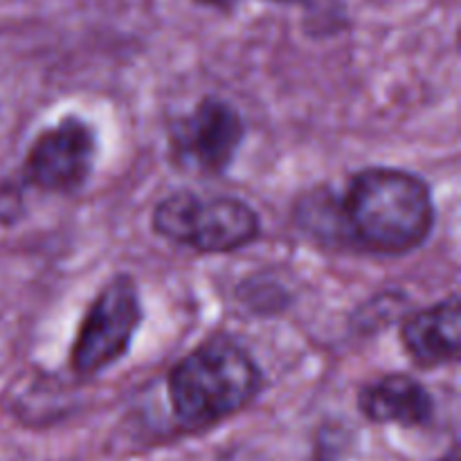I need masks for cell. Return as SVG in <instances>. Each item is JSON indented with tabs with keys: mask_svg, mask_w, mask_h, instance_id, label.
I'll use <instances>...</instances> for the list:
<instances>
[{
	"mask_svg": "<svg viewBox=\"0 0 461 461\" xmlns=\"http://www.w3.org/2000/svg\"><path fill=\"white\" fill-rule=\"evenodd\" d=\"M349 248L403 257L426 246L437 223L435 194L419 174L399 167H365L340 194Z\"/></svg>",
	"mask_w": 461,
	"mask_h": 461,
	"instance_id": "6da1fadb",
	"label": "cell"
},
{
	"mask_svg": "<svg viewBox=\"0 0 461 461\" xmlns=\"http://www.w3.org/2000/svg\"><path fill=\"white\" fill-rule=\"evenodd\" d=\"M266 387L261 365L241 340L212 333L167 374V399L185 430L201 432L250 408Z\"/></svg>",
	"mask_w": 461,
	"mask_h": 461,
	"instance_id": "7a4b0ae2",
	"label": "cell"
},
{
	"mask_svg": "<svg viewBox=\"0 0 461 461\" xmlns=\"http://www.w3.org/2000/svg\"><path fill=\"white\" fill-rule=\"evenodd\" d=\"M151 230L198 255H230L259 241L261 216L239 196H201L192 189H176L156 203Z\"/></svg>",
	"mask_w": 461,
	"mask_h": 461,
	"instance_id": "3957f363",
	"label": "cell"
},
{
	"mask_svg": "<svg viewBox=\"0 0 461 461\" xmlns=\"http://www.w3.org/2000/svg\"><path fill=\"white\" fill-rule=\"evenodd\" d=\"M144 322V302L133 275L117 273L86 309L70 345V369L77 378H95L124 360Z\"/></svg>",
	"mask_w": 461,
	"mask_h": 461,
	"instance_id": "277c9868",
	"label": "cell"
},
{
	"mask_svg": "<svg viewBox=\"0 0 461 461\" xmlns=\"http://www.w3.org/2000/svg\"><path fill=\"white\" fill-rule=\"evenodd\" d=\"M97 158L99 133L93 122L66 113L34 135L18 180L25 189L75 196L93 178Z\"/></svg>",
	"mask_w": 461,
	"mask_h": 461,
	"instance_id": "5b68a950",
	"label": "cell"
},
{
	"mask_svg": "<svg viewBox=\"0 0 461 461\" xmlns=\"http://www.w3.org/2000/svg\"><path fill=\"white\" fill-rule=\"evenodd\" d=\"M246 133V120L232 102L219 95H203L192 111L169 122L167 144L176 165L214 178L228 174Z\"/></svg>",
	"mask_w": 461,
	"mask_h": 461,
	"instance_id": "8992f818",
	"label": "cell"
},
{
	"mask_svg": "<svg viewBox=\"0 0 461 461\" xmlns=\"http://www.w3.org/2000/svg\"><path fill=\"white\" fill-rule=\"evenodd\" d=\"M356 408L374 426H399L405 430L428 428L435 421L437 403L421 378L408 372H390L363 383Z\"/></svg>",
	"mask_w": 461,
	"mask_h": 461,
	"instance_id": "52a82bcc",
	"label": "cell"
},
{
	"mask_svg": "<svg viewBox=\"0 0 461 461\" xmlns=\"http://www.w3.org/2000/svg\"><path fill=\"white\" fill-rule=\"evenodd\" d=\"M399 342L419 369H441L459 363L461 297L450 293L444 300L412 311L401 320Z\"/></svg>",
	"mask_w": 461,
	"mask_h": 461,
	"instance_id": "ba28073f",
	"label": "cell"
},
{
	"mask_svg": "<svg viewBox=\"0 0 461 461\" xmlns=\"http://www.w3.org/2000/svg\"><path fill=\"white\" fill-rule=\"evenodd\" d=\"M293 216L302 232L309 234L313 241L324 243V246L349 248V237H347L340 212V196L333 189L315 187L297 196Z\"/></svg>",
	"mask_w": 461,
	"mask_h": 461,
	"instance_id": "9c48e42d",
	"label": "cell"
},
{
	"mask_svg": "<svg viewBox=\"0 0 461 461\" xmlns=\"http://www.w3.org/2000/svg\"><path fill=\"white\" fill-rule=\"evenodd\" d=\"M27 203L25 187L18 178L0 180V225L12 228L18 221L25 219Z\"/></svg>",
	"mask_w": 461,
	"mask_h": 461,
	"instance_id": "30bf717a",
	"label": "cell"
},
{
	"mask_svg": "<svg viewBox=\"0 0 461 461\" xmlns=\"http://www.w3.org/2000/svg\"><path fill=\"white\" fill-rule=\"evenodd\" d=\"M216 461H268L264 457V453H257V450L248 448V446H237V448L225 450Z\"/></svg>",
	"mask_w": 461,
	"mask_h": 461,
	"instance_id": "8fae6325",
	"label": "cell"
},
{
	"mask_svg": "<svg viewBox=\"0 0 461 461\" xmlns=\"http://www.w3.org/2000/svg\"><path fill=\"white\" fill-rule=\"evenodd\" d=\"M196 3L203 5V7H214L221 9V12H228V9H232L239 0H196Z\"/></svg>",
	"mask_w": 461,
	"mask_h": 461,
	"instance_id": "7c38bea8",
	"label": "cell"
},
{
	"mask_svg": "<svg viewBox=\"0 0 461 461\" xmlns=\"http://www.w3.org/2000/svg\"><path fill=\"white\" fill-rule=\"evenodd\" d=\"M437 461H459V450H457V446H453V448H450L448 453L441 455V457L437 459Z\"/></svg>",
	"mask_w": 461,
	"mask_h": 461,
	"instance_id": "4fadbf2b",
	"label": "cell"
},
{
	"mask_svg": "<svg viewBox=\"0 0 461 461\" xmlns=\"http://www.w3.org/2000/svg\"><path fill=\"white\" fill-rule=\"evenodd\" d=\"M277 3H288V0H277Z\"/></svg>",
	"mask_w": 461,
	"mask_h": 461,
	"instance_id": "5bb4252c",
	"label": "cell"
}]
</instances>
